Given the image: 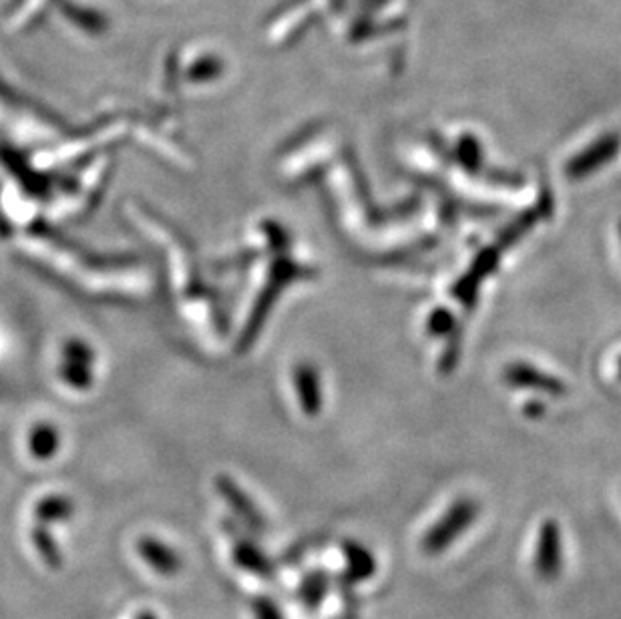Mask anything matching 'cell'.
Segmentation results:
<instances>
[{"mask_svg":"<svg viewBox=\"0 0 621 619\" xmlns=\"http://www.w3.org/2000/svg\"><path fill=\"white\" fill-rule=\"evenodd\" d=\"M447 346L443 350V356H441V362H439V370L443 374H449L453 372V368L457 366L459 358H461V352H463V328L457 326V330L447 338Z\"/></svg>","mask_w":621,"mask_h":619,"instance_id":"16","label":"cell"},{"mask_svg":"<svg viewBox=\"0 0 621 619\" xmlns=\"http://www.w3.org/2000/svg\"><path fill=\"white\" fill-rule=\"evenodd\" d=\"M525 415L527 417H531V419H537V417H543V412H545V406L541 404V402H537V400H531V402H527L525 404Z\"/></svg>","mask_w":621,"mask_h":619,"instance_id":"18","label":"cell"},{"mask_svg":"<svg viewBox=\"0 0 621 619\" xmlns=\"http://www.w3.org/2000/svg\"><path fill=\"white\" fill-rule=\"evenodd\" d=\"M503 380L505 384L513 388H525V390H537L549 396H565L567 384L561 378H555L553 374L539 370L533 364L527 362H511L503 368Z\"/></svg>","mask_w":621,"mask_h":619,"instance_id":"4","label":"cell"},{"mask_svg":"<svg viewBox=\"0 0 621 619\" xmlns=\"http://www.w3.org/2000/svg\"><path fill=\"white\" fill-rule=\"evenodd\" d=\"M137 553L149 569L161 577H175L183 569L181 555L155 537H141L137 541Z\"/></svg>","mask_w":621,"mask_h":619,"instance_id":"5","label":"cell"},{"mask_svg":"<svg viewBox=\"0 0 621 619\" xmlns=\"http://www.w3.org/2000/svg\"><path fill=\"white\" fill-rule=\"evenodd\" d=\"M252 615L254 619H286L280 605L268 595H258L252 599Z\"/></svg>","mask_w":621,"mask_h":619,"instance_id":"17","label":"cell"},{"mask_svg":"<svg viewBox=\"0 0 621 619\" xmlns=\"http://www.w3.org/2000/svg\"><path fill=\"white\" fill-rule=\"evenodd\" d=\"M71 513H73V505L65 497H49V499L41 501L37 507V517L41 521H47V523L67 521L71 517Z\"/></svg>","mask_w":621,"mask_h":619,"instance_id":"14","label":"cell"},{"mask_svg":"<svg viewBox=\"0 0 621 619\" xmlns=\"http://www.w3.org/2000/svg\"><path fill=\"white\" fill-rule=\"evenodd\" d=\"M449 163H457L465 173L473 175V177H479V175H485L487 171V165H485V155H483V145L481 141L471 135V133H465L457 145L451 149V159Z\"/></svg>","mask_w":621,"mask_h":619,"instance_id":"9","label":"cell"},{"mask_svg":"<svg viewBox=\"0 0 621 619\" xmlns=\"http://www.w3.org/2000/svg\"><path fill=\"white\" fill-rule=\"evenodd\" d=\"M615 370H617V376H619V380H621V356H619L617 362H615Z\"/></svg>","mask_w":621,"mask_h":619,"instance_id":"20","label":"cell"},{"mask_svg":"<svg viewBox=\"0 0 621 619\" xmlns=\"http://www.w3.org/2000/svg\"><path fill=\"white\" fill-rule=\"evenodd\" d=\"M135 619H159V615L155 611H151V609H141V611H137Z\"/></svg>","mask_w":621,"mask_h":619,"instance_id":"19","label":"cell"},{"mask_svg":"<svg viewBox=\"0 0 621 619\" xmlns=\"http://www.w3.org/2000/svg\"><path fill=\"white\" fill-rule=\"evenodd\" d=\"M621 147V137L615 133L603 135L599 137L595 143H591L589 147H585L581 153H577L575 157H571L565 165V175L573 181L583 179L591 173H595L597 169H601L605 163H609L617 151Z\"/></svg>","mask_w":621,"mask_h":619,"instance_id":"3","label":"cell"},{"mask_svg":"<svg viewBox=\"0 0 621 619\" xmlns=\"http://www.w3.org/2000/svg\"><path fill=\"white\" fill-rule=\"evenodd\" d=\"M232 559L234 563L246 571L252 573L256 577L262 579H270L276 575V565L274 561L262 551V547H258L254 541L250 539H236L234 547H232Z\"/></svg>","mask_w":621,"mask_h":619,"instance_id":"7","label":"cell"},{"mask_svg":"<svg viewBox=\"0 0 621 619\" xmlns=\"http://www.w3.org/2000/svg\"><path fill=\"white\" fill-rule=\"evenodd\" d=\"M457 318L449 308H437L427 320V332L433 338H449L457 330Z\"/></svg>","mask_w":621,"mask_h":619,"instance_id":"15","label":"cell"},{"mask_svg":"<svg viewBox=\"0 0 621 619\" xmlns=\"http://www.w3.org/2000/svg\"><path fill=\"white\" fill-rule=\"evenodd\" d=\"M294 386H296V394L300 400V408L306 412V415L308 417L320 415L322 402H324L320 372L308 362L298 364L294 368Z\"/></svg>","mask_w":621,"mask_h":619,"instance_id":"6","label":"cell"},{"mask_svg":"<svg viewBox=\"0 0 621 619\" xmlns=\"http://www.w3.org/2000/svg\"><path fill=\"white\" fill-rule=\"evenodd\" d=\"M33 545H35L39 557L49 565V569L57 571L63 567V555L59 551V545L45 527L33 529Z\"/></svg>","mask_w":621,"mask_h":619,"instance_id":"13","label":"cell"},{"mask_svg":"<svg viewBox=\"0 0 621 619\" xmlns=\"http://www.w3.org/2000/svg\"><path fill=\"white\" fill-rule=\"evenodd\" d=\"M479 513H481V505L475 499L471 497L457 499L449 507V511L425 533L421 541V549L431 557L445 553L463 533L471 529Z\"/></svg>","mask_w":621,"mask_h":619,"instance_id":"1","label":"cell"},{"mask_svg":"<svg viewBox=\"0 0 621 619\" xmlns=\"http://www.w3.org/2000/svg\"><path fill=\"white\" fill-rule=\"evenodd\" d=\"M220 489H222V493L226 495V499L230 501L232 509L240 515V519H242L248 527H252V529H256V531H264V529H266L264 515L256 509V505H254L236 485L224 481Z\"/></svg>","mask_w":621,"mask_h":619,"instance_id":"11","label":"cell"},{"mask_svg":"<svg viewBox=\"0 0 621 619\" xmlns=\"http://www.w3.org/2000/svg\"><path fill=\"white\" fill-rule=\"evenodd\" d=\"M619 240H621V222H619Z\"/></svg>","mask_w":621,"mask_h":619,"instance_id":"21","label":"cell"},{"mask_svg":"<svg viewBox=\"0 0 621 619\" xmlns=\"http://www.w3.org/2000/svg\"><path fill=\"white\" fill-rule=\"evenodd\" d=\"M330 591V577L326 571H312L304 575L298 587V599L308 609H318Z\"/></svg>","mask_w":621,"mask_h":619,"instance_id":"12","label":"cell"},{"mask_svg":"<svg viewBox=\"0 0 621 619\" xmlns=\"http://www.w3.org/2000/svg\"><path fill=\"white\" fill-rule=\"evenodd\" d=\"M543 218H547V216L543 214V210L539 208V205H535V208L523 212V214L517 216L509 226H505V228L501 230V234L497 236L495 244H497L503 252L509 250V248H513V246H515L525 234H529V232L533 230V226H535L539 220H543Z\"/></svg>","mask_w":621,"mask_h":619,"instance_id":"10","label":"cell"},{"mask_svg":"<svg viewBox=\"0 0 621 619\" xmlns=\"http://www.w3.org/2000/svg\"><path fill=\"white\" fill-rule=\"evenodd\" d=\"M346 569L342 573V581L346 585H356L362 581H368L376 573V559L374 555L356 541H346L342 545Z\"/></svg>","mask_w":621,"mask_h":619,"instance_id":"8","label":"cell"},{"mask_svg":"<svg viewBox=\"0 0 621 619\" xmlns=\"http://www.w3.org/2000/svg\"><path fill=\"white\" fill-rule=\"evenodd\" d=\"M535 573L545 579L553 581L561 575L563 569V535L557 521L547 519L541 523L537 533L535 545Z\"/></svg>","mask_w":621,"mask_h":619,"instance_id":"2","label":"cell"}]
</instances>
